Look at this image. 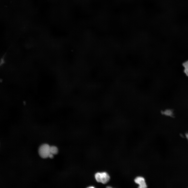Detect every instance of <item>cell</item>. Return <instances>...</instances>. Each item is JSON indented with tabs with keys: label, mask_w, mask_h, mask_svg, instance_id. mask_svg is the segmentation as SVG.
Returning <instances> with one entry per match:
<instances>
[{
	"label": "cell",
	"mask_w": 188,
	"mask_h": 188,
	"mask_svg": "<svg viewBox=\"0 0 188 188\" xmlns=\"http://www.w3.org/2000/svg\"><path fill=\"white\" fill-rule=\"evenodd\" d=\"M50 146L47 144H43L41 145L38 149V153L42 158H48L50 153Z\"/></svg>",
	"instance_id": "obj_1"
},
{
	"label": "cell",
	"mask_w": 188,
	"mask_h": 188,
	"mask_svg": "<svg viewBox=\"0 0 188 188\" xmlns=\"http://www.w3.org/2000/svg\"><path fill=\"white\" fill-rule=\"evenodd\" d=\"M95 177L97 181L103 184L107 183L110 178L108 174L105 172L96 173L95 175Z\"/></svg>",
	"instance_id": "obj_2"
},
{
	"label": "cell",
	"mask_w": 188,
	"mask_h": 188,
	"mask_svg": "<svg viewBox=\"0 0 188 188\" xmlns=\"http://www.w3.org/2000/svg\"><path fill=\"white\" fill-rule=\"evenodd\" d=\"M135 182L139 185V187L145 188L147 187V185L144 178L141 177H138L134 180Z\"/></svg>",
	"instance_id": "obj_3"
},
{
	"label": "cell",
	"mask_w": 188,
	"mask_h": 188,
	"mask_svg": "<svg viewBox=\"0 0 188 188\" xmlns=\"http://www.w3.org/2000/svg\"><path fill=\"white\" fill-rule=\"evenodd\" d=\"M50 153L53 155L57 154L58 152V149L56 146H50Z\"/></svg>",
	"instance_id": "obj_4"
},
{
	"label": "cell",
	"mask_w": 188,
	"mask_h": 188,
	"mask_svg": "<svg viewBox=\"0 0 188 188\" xmlns=\"http://www.w3.org/2000/svg\"><path fill=\"white\" fill-rule=\"evenodd\" d=\"M183 65L184 68V72L188 76V61L184 62Z\"/></svg>",
	"instance_id": "obj_5"
},
{
	"label": "cell",
	"mask_w": 188,
	"mask_h": 188,
	"mask_svg": "<svg viewBox=\"0 0 188 188\" xmlns=\"http://www.w3.org/2000/svg\"><path fill=\"white\" fill-rule=\"evenodd\" d=\"M165 115L170 116L172 115V112L171 110H167L164 111L163 113Z\"/></svg>",
	"instance_id": "obj_6"
},
{
	"label": "cell",
	"mask_w": 188,
	"mask_h": 188,
	"mask_svg": "<svg viewBox=\"0 0 188 188\" xmlns=\"http://www.w3.org/2000/svg\"><path fill=\"white\" fill-rule=\"evenodd\" d=\"M48 157L51 158H52L54 157V155L51 153H50Z\"/></svg>",
	"instance_id": "obj_7"
},
{
	"label": "cell",
	"mask_w": 188,
	"mask_h": 188,
	"mask_svg": "<svg viewBox=\"0 0 188 188\" xmlns=\"http://www.w3.org/2000/svg\"><path fill=\"white\" fill-rule=\"evenodd\" d=\"M89 187V188H91H91H92H92H94V187H93V186H91V187H90H90Z\"/></svg>",
	"instance_id": "obj_8"
}]
</instances>
